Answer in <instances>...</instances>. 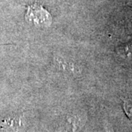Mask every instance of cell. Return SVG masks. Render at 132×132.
<instances>
[{"label": "cell", "instance_id": "cell-2", "mask_svg": "<svg viewBox=\"0 0 132 132\" xmlns=\"http://www.w3.org/2000/svg\"><path fill=\"white\" fill-rule=\"evenodd\" d=\"M124 109L126 112L127 115L130 118L132 119V101H127L124 103Z\"/></svg>", "mask_w": 132, "mask_h": 132}, {"label": "cell", "instance_id": "cell-1", "mask_svg": "<svg viewBox=\"0 0 132 132\" xmlns=\"http://www.w3.org/2000/svg\"><path fill=\"white\" fill-rule=\"evenodd\" d=\"M25 18L28 22L38 27H48L52 24L51 14L43 6L36 3L27 7Z\"/></svg>", "mask_w": 132, "mask_h": 132}, {"label": "cell", "instance_id": "cell-3", "mask_svg": "<svg viewBox=\"0 0 132 132\" xmlns=\"http://www.w3.org/2000/svg\"><path fill=\"white\" fill-rule=\"evenodd\" d=\"M105 129H106V132H114V131L112 130V127L109 125V124H106V126H105Z\"/></svg>", "mask_w": 132, "mask_h": 132}]
</instances>
